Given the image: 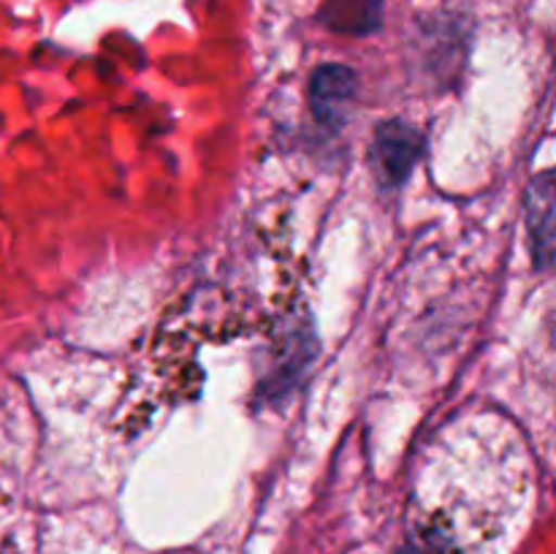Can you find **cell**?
Wrapping results in <instances>:
<instances>
[{
	"label": "cell",
	"instance_id": "cell-1",
	"mask_svg": "<svg viewBox=\"0 0 556 554\" xmlns=\"http://www.w3.org/2000/svg\"><path fill=\"white\" fill-rule=\"evenodd\" d=\"M424 150V136L418 134L413 125L402 123V119H391L383 123L375 134L372 158L378 177L389 188H400L407 177H410L413 166L418 163Z\"/></svg>",
	"mask_w": 556,
	"mask_h": 554
},
{
	"label": "cell",
	"instance_id": "cell-2",
	"mask_svg": "<svg viewBox=\"0 0 556 554\" xmlns=\"http://www.w3.org/2000/svg\"><path fill=\"white\" fill-rule=\"evenodd\" d=\"M356 74L348 65H320L313 74L309 85V103L313 112L326 128H340L345 123V114L351 101L356 98Z\"/></svg>",
	"mask_w": 556,
	"mask_h": 554
},
{
	"label": "cell",
	"instance_id": "cell-3",
	"mask_svg": "<svg viewBox=\"0 0 556 554\" xmlns=\"http://www.w3.org/2000/svg\"><path fill=\"white\" fill-rule=\"evenodd\" d=\"M527 226L538 269H548L554 255V174L543 172L527 193Z\"/></svg>",
	"mask_w": 556,
	"mask_h": 554
}]
</instances>
